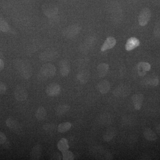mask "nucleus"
Returning a JSON list of instances; mask_svg holds the SVG:
<instances>
[{
	"label": "nucleus",
	"mask_w": 160,
	"mask_h": 160,
	"mask_svg": "<svg viewBox=\"0 0 160 160\" xmlns=\"http://www.w3.org/2000/svg\"><path fill=\"white\" fill-rule=\"evenodd\" d=\"M56 72V68L53 65L49 63L43 65L40 69L39 77L43 79L54 76Z\"/></svg>",
	"instance_id": "nucleus-1"
},
{
	"label": "nucleus",
	"mask_w": 160,
	"mask_h": 160,
	"mask_svg": "<svg viewBox=\"0 0 160 160\" xmlns=\"http://www.w3.org/2000/svg\"><path fill=\"white\" fill-rule=\"evenodd\" d=\"M17 66L21 75L24 78L27 79L31 77L32 75V69L29 63L25 61L20 60L18 61Z\"/></svg>",
	"instance_id": "nucleus-2"
},
{
	"label": "nucleus",
	"mask_w": 160,
	"mask_h": 160,
	"mask_svg": "<svg viewBox=\"0 0 160 160\" xmlns=\"http://www.w3.org/2000/svg\"><path fill=\"white\" fill-rule=\"evenodd\" d=\"M81 30V26L78 25H73L68 26L62 31V34L67 38H74L79 33Z\"/></svg>",
	"instance_id": "nucleus-3"
},
{
	"label": "nucleus",
	"mask_w": 160,
	"mask_h": 160,
	"mask_svg": "<svg viewBox=\"0 0 160 160\" xmlns=\"http://www.w3.org/2000/svg\"><path fill=\"white\" fill-rule=\"evenodd\" d=\"M42 9L44 14L49 18L56 16L58 12L57 6L51 4H45L43 5Z\"/></svg>",
	"instance_id": "nucleus-4"
},
{
	"label": "nucleus",
	"mask_w": 160,
	"mask_h": 160,
	"mask_svg": "<svg viewBox=\"0 0 160 160\" xmlns=\"http://www.w3.org/2000/svg\"><path fill=\"white\" fill-rule=\"evenodd\" d=\"M151 16V12L148 8H145L140 12L138 17L139 24L141 26H146Z\"/></svg>",
	"instance_id": "nucleus-5"
},
{
	"label": "nucleus",
	"mask_w": 160,
	"mask_h": 160,
	"mask_svg": "<svg viewBox=\"0 0 160 160\" xmlns=\"http://www.w3.org/2000/svg\"><path fill=\"white\" fill-rule=\"evenodd\" d=\"M61 92V86L57 83H52L47 86L46 92L50 97H56L60 94Z\"/></svg>",
	"instance_id": "nucleus-6"
},
{
	"label": "nucleus",
	"mask_w": 160,
	"mask_h": 160,
	"mask_svg": "<svg viewBox=\"0 0 160 160\" xmlns=\"http://www.w3.org/2000/svg\"><path fill=\"white\" fill-rule=\"evenodd\" d=\"M14 96L18 102L26 101L28 98L27 90L22 86H18L14 90Z\"/></svg>",
	"instance_id": "nucleus-7"
},
{
	"label": "nucleus",
	"mask_w": 160,
	"mask_h": 160,
	"mask_svg": "<svg viewBox=\"0 0 160 160\" xmlns=\"http://www.w3.org/2000/svg\"><path fill=\"white\" fill-rule=\"evenodd\" d=\"M130 88L125 85H121L116 88L113 91V94L117 97L124 98L130 93Z\"/></svg>",
	"instance_id": "nucleus-8"
},
{
	"label": "nucleus",
	"mask_w": 160,
	"mask_h": 160,
	"mask_svg": "<svg viewBox=\"0 0 160 160\" xmlns=\"http://www.w3.org/2000/svg\"><path fill=\"white\" fill-rule=\"evenodd\" d=\"M57 51L53 49H49L41 53L40 59L42 61H50L54 59L58 55Z\"/></svg>",
	"instance_id": "nucleus-9"
},
{
	"label": "nucleus",
	"mask_w": 160,
	"mask_h": 160,
	"mask_svg": "<svg viewBox=\"0 0 160 160\" xmlns=\"http://www.w3.org/2000/svg\"><path fill=\"white\" fill-rule=\"evenodd\" d=\"M6 124L8 128L11 130L16 132L19 133L21 131V126L19 123L12 118H9L6 121Z\"/></svg>",
	"instance_id": "nucleus-10"
},
{
	"label": "nucleus",
	"mask_w": 160,
	"mask_h": 160,
	"mask_svg": "<svg viewBox=\"0 0 160 160\" xmlns=\"http://www.w3.org/2000/svg\"><path fill=\"white\" fill-rule=\"evenodd\" d=\"M144 98V95L142 93H137L132 96V99L136 110H139L141 109L142 106Z\"/></svg>",
	"instance_id": "nucleus-11"
},
{
	"label": "nucleus",
	"mask_w": 160,
	"mask_h": 160,
	"mask_svg": "<svg viewBox=\"0 0 160 160\" xmlns=\"http://www.w3.org/2000/svg\"><path fill=\"white\" fill-rule=\"evenodd\" d=\"M60 73L63 77L67 76L70 71V64L68 61L62 60L59 62Z\"/></svg>",
	"instance_id": "nucleus-12"
},
{
	"label": "nucleus",
	"mask_w": 160,
	"mask_h": 160,
	"mask_svg": "<svg viewBox=\"0 0 160 160\" xmlns=\"http://www.w3.org/2000/svg\"><path fill=\"white\" fill-rule=\"evenodd\" d=\"M138 73L140 76L143 77L146 75V72L149 71L151 69V66L149 63L146 62H141L137 66Z\"/></svg>",
	"instance_id": "nucleus-13"
},
{
	"label": "nucleus",
	"mask_w": 160,
	"mask_h": 160,
	"mask_svg": "<svg viewBox=\"0 0 160 160\" xmlns=\"http://www.w3.org/2000/svg\"><path fill=\"white\" fill-rule=\"evenodd\" d=\"M139 40L135 37H131L127 40L125 46L127 51H130L133 50L140 46Z\"/></svg>",
	"instance_id": "nucleus-14"
},
{
	"label": "nucleus",
	"mask_w": 160,
	"mask_h": 160,
	"mask_svg": "<svg viewBox=\"0 0 160 160\" xmlns=\"http://www.w3.org/2000/svg\"><path fill=\"white\" fill-rule=\"evenodd\" d=\"M116 43V40L114 38L112 37L107 38L101 48V51L104 52L112 49L115 46Z\"/></svg>",
	"instance_id": "nucleus-15"
},
{
	"label": "nucleus",
	"mask_w": 160,
	"mask_h": 160,
	"mask_svg": "<svg viewBox=\"0 0 160 160\" xmlns=\"http://www.w3.org/2000/svg\"><path fill=\"white\" fill-rule=\"evenodd\" d=\"M42 149L41 145L39 144L36 145L32 149L30 154V158L32 160L40 159L42 156Z\"/></svg>",
	"instance_id": "nucleus-16"
},
{
	"label": "nucleus",
	"mask_w": 160,
	"mask_h": 160,
	"mask_svg": "<svg viewBox=\"0 0 160 160\" xmlns=\"http://www.w3.org/2000/svg\"><path fill=\"white\" fill-rule=\"evenodd\" d=\"M110 83L106 80H103L100 82L97 85V89L102 94L108 93L110 90Z\"/></svg>",
	"instance_id": "nucleus-17"
},
{
	"label": "nucleus",
	"mask_w": 160,
	"mask_h": 160,
	"mask_svg": "<svg viewBox=\"0 0 160 160\" xmlns=\"http://www.w3.org/2000/svg\"><path fill=\"white\" fill-rule=\"evenodd\" d=\"M143 135L145 138L149 141H155L158 139L155 132L149 128H147L144 130Z\"/></svg>",
	"instance_id": "nucleus-18"
},
{
	"label": "nucleus",
	"mask_w": 160,
	"mask_h": 160,
	"mask_svg": "<svg viewBox=\"0 0 160 160\" xmlns=\"http://www.w3.org/2000/svg\"><path fill=\"white\" fill-rule=\"evenodd\" d=\"M116 134V131L114 128H110L107 129L104 132L103 139L106 142H109L113 139Z\"/></svg>",
	"instance_id": "nucleus-19"
},
{
	"label": "nucleus",
	"mask_w": 160,
	"mask_h": 160,
	"mask_svg": "<svg viewBox=\"0 0 160 160\" xmlns=\"http://www.w3.org/2000/svg\"><path fill=\"white\" fill-rule=\"evenodd\" d=\"M159 80L157 77L147 78L143 81V85L150 87H155L158 85Z\"/></svg>",
	"instance_id": "nucleus-20"
},
{
	"label": "nucleus",
	"mask_w": 160,
	"mask_h": 160,
	"mask_svg": "<svg viewBox=\"0 0 160 160\" xmlns=\"http://www.w3.org/2000/svg\"><path fill=\"white\" fill-rule=\"evenodd\" d=\"M109 69V66L106 63H101L97 67L98 73L100 77H104L107 74Z\"/></svg>",
	"instance_id": "nucleus-21"
},
{
	"label": "nucleus",
	"mask_w": 160,
	"mask_h": 160,
	"mask_svg": "<svg viewBox=\"0 0 160 160\" xmlns=\"http://www.w3.org/2000/svg\"><path fill=\"white\" fill-rule=\"evenodd\" d=\"M77 78L82 84H86L89 78V72L86 70L80 72L77 75Z\"/></svg>",
	"instance_id": "nucleus-22"
},
{
	"label": "nucleus",
	"mask_w": 160,
	"mask_h": 160,
	"mask_svg": "<svg viewBox=\"0 0 160 160\" xmlns=\"http://www.w3.org/2000/svg\"><path fill=\"white\" fill-rule=\"evenodd\" d=\"M57 147L58 149L62 152L68 150L69 149L68 141L65 138H62L58 142Z\"/></svg>",
	"instance_id": "nucleus-23"
},
{
	"label": "nucleus",
	"mask_w": 160,
	"mask_h": 160,
	"mask_svg": "<svg viewBox=\"0 0 160 160\" xmlns=\"http://www.w3.org/2000/svg\"><path fill=\"white\" fill-rule=\"evenodd\" d=\"M70 108V106L67 104L60 105L56 109V114L58 116L63 115L69 111Z\"/></svg>",
	"instance_id": "nucleus-24"
},
{
	"label": "nucleus",
	"mask_w": 160,
	"mask_h": 160,
	"mask_svg": "<svg viewBox=\"0 0 160 160\" xmlns=\"http://www.w3.org/2000/svg\"><path fill=\"white\" fill-rule=\"evenodd\" d=\"M47 116L46 109L43 107H40L37 110L35 116L38 121H42L45 119Z\"/></svg>",
	"instance_id": "nucleus-25"
},
{
	"label": "nucleus",
	"mask_w": 160,
	"mask_h": 160,
	"mask_svg": "<svg viewBox=\"0 0 160 160\" xmlns=\"http://www.w3.org/2000/svg\"><path fill=\"white\" fill-rule=\"evenodd\" d=\"M72 124L69 122H65L61 123L58 126V131L60 133H64L69 131L71 129Z\"/></svg>",
	"instance_id": "nucleus-26"
},
{
	"label": "nucleus",
	"mask_w": 160,
	"mask_h": 160,
	"mask_svg": "<svg viewBox=\"0 0 160 160\" xmlns=\"http://www.w3.org/2000/svg\"><path fill=\"white\" fill-rule=\"evenodd\" d=\"M9 24L7 22L0 16V31L7 32L9 30Z\"/></svg>",
	"instance_id": "nucleus-27"
},
{
	"label": "nucleus",
	"mask_w": 160,
	"mask_h": 160,
	"mask_svg": "<svg viewBox=\"0 0 160 160\" xmlns=\"http://www.w3.org/2000/svg\"><path fill=\"white\" fill-rule=\"evenodd\" d=\"M63 159L64 160H72L74 159V156L72 152L66 150L62 152Z\"/></svg>",
	"instance_id": "nucleus-28"
},
{
	"label": "nucleus",
	"mask_w": 160,
	"mask_h": 160,
	"mask_svg": "<svg viewBox=\"0 0 160 160\" xmlns=\"http://www.w3.org/2000/svg\"><path fill=\"white\" fill-rule=\"evenodd\" d=\"M7 89V87L4 83L0 82V94H5Z\"/></svg>",
	"instance_id": "nucleus-29"
},
{
	"label": "nucleus",
	"mask_w": 160,
	"mask_h": 160,
	"mask_svg": "<svg viewBox=\"0 0 160 160\" xmlns=\"http://www.w3.org/2000/svg\"><path fill=\"white\" fill-rule=\"evenodd\" d=\"M7 141L6 135L2 132L0 131V145H3Z\"/></svg>",
	"instance_id": "nucleus-30"
},
{
	"label": "nucleus",
	"mask_w": 160,
	"mask_h": 160,
	"mask_svg": "<svg viewBox=\"0 0 160 160\" xmlns=\"http://www.w3.org/2000/svg\"><path fill=\"white\" fill-rule=\"evenodd\" d=\"M154 34L157 37H160V26H157L154 29Z\"/></svg>",
	"instance_id": "nucleus-31"
},
{
	"label": "nucleus",
	"mask_w": 160,
	"mask_h": 160,
	"mask_svg": "<svg viewBox=\"0 0 160 160\" xmlns=\"http://www.w3.org/2000/svg\"><path fill=\"white\" fill-rule=\"evenodd\" d=\"M4 63L3 60L0 59V72L2 71V70L4 69Z\"/></svg>",
	"instance_id": "nucleus-32"
},
{
	"label": "nucleus",
	"mask_w": 160,
	"mask_h": 160,
	"mask_svg": "<svg viewBox=\"0 0 160 160\" xmlns=\"http://www.w3.org/2000/svg\"><path fill=\"white\" fill-rule=\"evenodd\" d=\"M156 130L158 133L160 134V123L157 126Z\"/></svg>",
	"instance_id": "nucleus-33"
}]
</instances>
